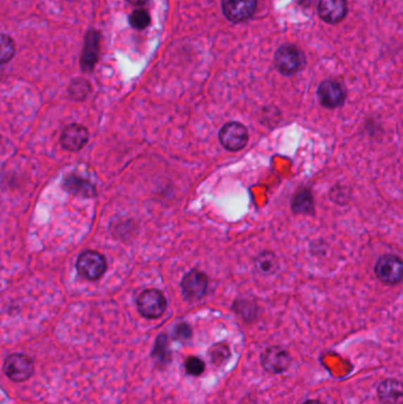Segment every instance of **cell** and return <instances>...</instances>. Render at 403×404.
<instances>
[{"label": "cell", "instance_id": "22", "mask_svg": "<svg viewBox=\"0 0 403 404\" xmlns=\"http://www.w3.org/2000/svg\"><path fill=\"white\" fill-rule=\"evenodd\" d=\"M209 357H211V362L213 364H221L225 360H228L230 357V350H228V346H225L223 343H219V344H216V346H212L211 350H209Z\"/></svg>", "mask_w": 403, "mask_h": 404}, {"label": "cell", "instance_id": "3", "mask_svg": "<svg viewBox=\"0 0 403 404\" xmlns=\"http://www.w3.org/2000/svg\"><path fill=\"white\" fill-rule=\"evenodd\" d=\"M219 141L226 151H242L249 142V130L239 122H228L220 129Z\"/></svg>", "mask_w": 403, "mask_h": 404}, {"label": "cell", "instance_id": "26", "mask_svg": "<svg viewBox=\"0 0 403 404\" xmlns=\"http://www.w3.org/2000/svg\"><path fill=\"white\" fill-rule=\"evenodd\" d=\"M303 404H322V403H321V402H318V400H306V402H304V403Z\"/></svg>", "mask_w": 403, "mask_h": 404}, {"label": "cell", "instance_id": "13", "mask_svg": "<svg viewBox=\"0 0 403 404\" xmlns=\"http://www.w3.org/2000/svg\"><path fill=\"white\" fill-rule=\"evenodd\" d=\"M99 36L96 31H90L85 37V50L82 55L81 64L83 70L92 71L99 59Z\"/></svg>", "mask_w": 403, "mask_h": 404}, {"label": "cell", "instance_id": "20", "mask_svg": "<svg viewBox=\"0 0 403 404\" xmlns=\"http://www.w3.org/2000/svg\"><path fill=\"white\" fill-rule=\"evenodd\" d=\"M129 23L134 29H146L147 26L151 24V17L148 15V12L144 11V10H136L129 17Z\"/></svg>", "mask_w": 403, "mask_h": 404}, {"label": "cell", "instance_id": "14", "mask_svg": "<svg viewBox=\"0 0 403 404\" xmlns=\"http://www.w3.org/2000/svg\"><path fill=\"white\" fill-rule=\"evenodd\" d=\"M378 393L383 404H402V384L397 379L383 381L378 386Z\"/></svg>", "mask_w": 403, "mask_h": 404}, {"label": "cell", "instance_id": "2", "mask_svg": "<svg viewBox=\"0 0 403 404\" xmlns=\"http://www.w3.org/2000/svg\"><path fill=\"white\" fill-rule=\"evenodd\" d=\"M167 299L161 291L149 289L143 291L137 298V310L141 316L148 320H156L165 313Z\"/></svg>", "mask_w": 403, "mask_h": 404}, {"label": "cell", "instance_id": "24", "mask_svg": "<svg viewBox=\"0 0 403 404\" xmlns=\"http://www.w3.org/2000/svg\"><path fill=\"white\" fill-rule=\"evenodd\" d=\"M174 337L178 341H187L192 337V327L186 323L178 324L174 330Z\"/></svg>", "mask_w": 403, "mask_h": 404}, {"label": "cell", "instance_id": "7", "mask_svg": "<svg viewBox=\"0 0 403 404\" xmlns=\"http://www.w3.org/2000/svg\"><path fill=\"white\" fill-rule=\"evenodd\" d=\"M209 287V278L199 270H192L183 277L181 290L188 301H199L205 296Z\"/></svg>", "mask_w": 403, "mask_h": 404}, {"label": "cell", "instance_id": "21", "mask_svg": "<svg viewBox=\"0 0 403 404\" xmlns=\"http://www.w3.org/2000/svg\"><path fill=\"white\" fill-rule=\"evenodd\" d=\"M89 90H90V87H89L88 82L83 81V80H76L70 85L69 92L70 96L73 99L82 101L88 96Z\"/></svg>", "mask_w": 403, "mask_h": 404}, {"label": "cell", "instance_id": "6", "mask_svg": "<svg viewBox=\"0 0 403 404\" xmlns=\"http://www.w3.org/2000/svg\"><path fill=\"white\" fill-rule=\"evenodd\" d=\"M4 372L12 381L24 382L33 375L35 364L29 356L23 353H15L5 360Z\"/></svg>", "mask_w": 403, "mask_h": 404}, {"label": "cell", "instance_id": "11", "mask_svg": "<svg viewBox=\"0 0 403 404\" xmlns=\"http://www.w3.org/2000/svg\"><path fill=\"white\" fill-rule=\"evenodd\" d=\"M89 132L81 125H70L63 130L61 144L66 151H78L88 142Z\"/></svg>", "mask_w": 403, "mask_h": 404}, {"label": "cell", "instance_id": "10", "mask_svg": "<svg viewBox=\"0 0 403 404\" xmlns=\"http://www.w3.org/2000/svg\"><path fill=\"white\" fill-rule=\"evenodd\" d=\"M221 6L230 22L240 23L252 17L256 8V0H223Z\"/></svg>", "mask_w": 403, "mask_h": 404}, {"label": "cell", "instance_id": "9", "mask_svg": "<svg viewBox=\"0 0 403 404\" xmlns=\"http://www.w3.org/2000/svg\"><path fill=\"white\" fill-rule=\"evenodd\" d=\"M261 363L266 372L278 375L287 370L291 358L286 350L279 346H271L261 353Z\"/></svg>", "mask_w": 403, "mask_h": 404}, {"label": "cell", "instance_id": "23", "mask_svg": "<svg viewBox=\"0 0 403 404\" xmlns=\"http://www.w3.org/2000/svg\"><path fill=\"white\" fill-rule=\"evenodd\" d=\"M185 370L188 375L200 376L205 372V363L199 357H188L187 360H185Z\"/></svg>", "mask_w": 403, "mask_h": 404}, {"label": "cell", "instance_id": "5", "mask_svg": "<svg viewBox=\"0 0 403 404\" xmlns=\"http://www.w3.org/2000/svg\"><path fill=\"white\" fill-rule=\"evenodd\" d=\"M76 267L80 276L85 279L97 280L106 273V258L95 251H85L78 257Z\"/></svg>", "mask_w": 403, "mask_h": 404}, {"label": "cell", "instance_id": "25", "mask_svg": "<svg viewBox=\"0 0 403 404\" xmlns=\"http://www.w3.org/2000/svg\"><path fill=\"white\" fill-rule=\"evenodd\" d=\"M129 3L132 5H136V6H141V5L146 4L148 0H128Z\"/></svg>", "mask_w": 403, "mask_h": 404}, {"label": "cell", "instance_id": "12", "mask_svg": "<svg viewBox=\"0 0 403 404\" xmlns=\"http://www.w3.org/2000/svg\"><path fill=\"white\" fill-rule=\"evenodd\" d=\"M347 12L345 0H319L318 15L324 22L337 24L345 19Z\"/></svg>", "mask_w": 403, "mask_h": 404}, {"label": "cell", "instance_id": "16", "mask_svg": "<svg viewBox=\"0 0 403 404\" xmlns=\"http://www.w3.org/2000/svg\"><path fill=\"white\" fill-rule=\"evenodd\" d=\"M291 208L296 214H314L315 201L311 191L308 188L298 189L297 193L293 196Z\"/></svg>", "mask_w": 403, "mask_h": 404}, {"label": "cell", "instance_id": "19", "mask_svg": "<svg viewBox=\"0 0 403 404\" xmlns=\"http://www.w3.org/2000/svg\"><path fill=\"white\" fill-rule=\"evenodd\" d=\"M151 355L156 360L165 362V363L167 362V360H169L168 339L166 337V334H160L159 336Z\"/></svg>", "mask_w": 403, "mask_h": 404}, {"label": "cell", "instance_id": "15", "mask_svg": "<svg viewBox=\"0 0 403 404\" xmlns=\"http://www.w3.org/2000/svg\"><path fill=\"white\" fill-rule=\"evenodd\" d=\"M63 188L71 194L80 195L85 198H92L96 194L95 187L89 181L76 175L66 177V180L63 181Z\"/></svg>", "mask_w": 403, "mask_h": 404}, {"label": "cell", "instance_id": "17", "mask_svg": "<svg viewBox=\"0 0 403 404\" xmlns=\"http://www.w3.org/2000/svg\"><path fill=\"white\" fill-rule=\"evenodd\" d=\"M256 268L261 274H272L278 270V259L275 254L265 251L261 252L256 259Z\"/></svg>", "mask_w": 403, "mask_h": 404}, {"label": "cell", "instance_id": "4", "mask_svg": "<svg viewBox=\"0 0 403 404\" xmlns=\"http://www.w3.org/2000/svg\"><path fill=\"white\" fill-rule=\"evenodd\" d=\"M402 260L394 254H385L378 258L375 264V274L385 285H396L402 280Z\"/></svg>", "mask_w": 403, "mask_h": 404}, {"label": "cell", "instance_id": "18", "mask_svg": "<svg viewBox=\"0 0 403 404\" xmlns=\"http://www.w3.org/2000/svg\"><path fill=\"white\" fill-rule=\"evenodd\" d=\"M16 52L15 42L6 34H0V64L8 63Z\"/></svg>", "mask_w": 403, "mask_h": 404}, {"label": "cell", "instance_id": "8", "mask_svg": "<svg viewBox=\"0 0 403 404\" xmlns=\"http://www.w3.org/2000/svg\"><path fill=\"white\" fill-rule=\"evenodd\" d=\"M317 97H318L319 103L328 109L342 107L347 99L345 89L342 88V85L331 80L322 82L319 84L317 89Z\"/></svg>", "mask_w": 403, "mask_h": 404}, {"label": "cell", "instance_id": "1", "mask_svg": "<svg viewBox=\"0 0 403 404\" xmlns=\"http://www.w3.org/2000/svg\"><path fill=\"white\" fill-rule=\"evenodd\" d=\"M277 70L285 76H292L305 64V57L299 49L293 45H283L275 55Z\"/></svg>", "mask_w": 403, "mask_h": 404}]
</instances>
